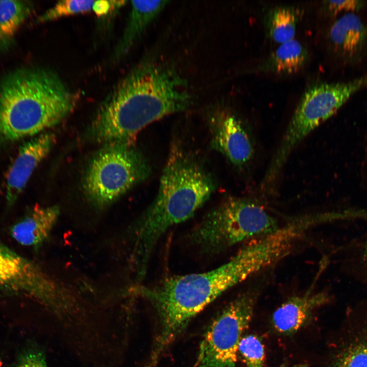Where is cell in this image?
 Wrapping results in <instances>:
<instances>
[{"mask_svg":"<svg viewBox=\"0 0 367 367\" xmlns=\"http://www.w3.org/2000/svg\"><path fill=\"white\" fill-rule=\"evenodd\" d=\"M193 100L187 82L174 69L155 61H142L102 102L90 125V136L105 145L132 146L143 128L188 109Z\"/></svg>","mask_w":367,"mask_h":367,"instance_id":"obj_1","label":"cell"},{"mask_svg":"<svg viewBox=\"0 0 367 367\" xmlns=\"http://www.w3.org/2000/svg\"><path fill=\"white\" fill-rule=\"evenodd\" d=\"M159 188L134 232L136 264L144 269L162 235L170 227L192 217L209 198L215 185L212 176L191 153L174 144Z\"/></svg>","mask_w":367,"mask_h":367,"instance_id":"obj_2","label":"cell"},{"mask_svg":"<svg viewBox=\"0 0 367 367\" xmlns=\"http://www.w3.org/2000/svg\"><path fill=\"white\" fill-rule=\"evenodd\" d=\"M74 104L72 93L54 71H17L0 86V137L15 141L40 135L65 118Z\"/></svg>","mask_w":367,"mask_h":367,"instance_id":"obj_3","label":"cell"},{"mask_svg":"<svg viewBox=\"0 0 367 367\" xmlns=\"http://www.w3.org/2000/svg\"><path fill=\"white\" fill-rule=\"evenodd\" d=\"M245 280L234 257L207 272L168 278L151 287L138 286L134 293L151 302L159 320L153 352L160 355L189 322L227 290Z\"/></svg>","mask_w":367,"mask_h":367,"instance_id":"obj_4","label":"cell"},{"mask_svg":"<svg viewBox=\"0 0 367 367\" xmlns=\"http://www.w3.org/2000/svg\"><path fill=\"white\" fill-rule=\"evenodd\" d=\"M367 87V74L346 82L323 83L303 94L276 150L263 181L274 185L293 150L355 94Z\"/></svg>","mask_w":367,"mask_h":367,"instance_id":"obj_5","label":"cell"},{"mask_svg":"<svg viewBox=\"0 0 367 367\" xmlns=\"http://www.w3.org/2000/svg\"><path fill=\"white\" fill-rule=\"evenodd\" d=\"M280 226L262 206L249 199H227L208 213L190 234L203 254L219 253L251 239L270 234Z\"/></svg>","mask_w":367,"mask_h":367,"instance_id":"obj_6","label":"cell"},{"mask_svg":"<svg viewBox=\"0 0 367 367\" xmlns=\"http://www.w3.org/2000/svg\"><path fill=\"white\" fill-rule=\"evenodd\" d=\"M150 171L147 160L132 146L106 145L91 160L83 189L93 204L104 207L146 179Z\"/></svg>","mask_w":367,"mask_h":367,"instance_id":"obj_7","label":"cell"},{"mask_svg":"<svg viewBox=\"0 0 367 367\" xmlns=\"http://www.w3.org/2000/svg\"><path fill=\"white\" fill-rule=\"evenodd\" d=\"M0 290L33 298L63 322L74 317L81 308L77 299L68 289L37 264L1 243Z\"/></svg>","mask_w":367,"mask_h":367,"instance_id":"obj_8","label":"cell"},{"mask_svg":"<svg viewBox=\"0 0 367 367\" xmlns=\"http://www.w3.org/2000/svg\"><path fill=\"white\" fill-rule=\"evenodd\" d=\"M257 294L235 298L208 327L201 344L199 367H235L242 335L253 316Z\"/></svg>","mask_w":367,"mask_h":367,"instance_id":"obj_9","label":"cell"},{"mask_svg":"<svg viewBox=\"0 0 367 367\" xmlns=\"http://www.w3.org/2000/svg\"><path fill=\"white\" fill-rule=\"evenodd\" d=\"M331 20L325 32V44L334 66L348 70L367 63V14L348 12Z\"/></svg>","mask_w":367,"mask_h":367,"instance_id":"obj_10","label":"cell"},{"mask_svg":"<svg viewBox=\"0 0 367 367\" xmlns=\"http://www.w3.org/2000/svg\"><path fill=\"white\" fill-rule=\"evenodd\" d=\"M212 147L235 166L244 168L254 153L252 135L246 123L232 111L217 108L208 115Z\"/></svg>","mask_w":367,"mask_h":367,"instance_id":"obj_11","label":"cell"},{"mask_svg":"<svg viewBox=\"0 0 367 367\" xmlns=\"http://www.w3.org/2000/svg\"><path fill=\"white\" fill-rule=\"evenodd\" d=\"M55 142L53 133L44 132L20 146L7 175L6 199L9 206L16 201L33 172L49 153Z\"/></svg>","mask_w":367,"mask_h":367,"instance_id":"obj_12","label":"cell"},{"mask_svg":"<svg viewBox=\"0 0 367 367\" xmlns=\"http://www.w3.org/2000/svg\"><path fill=\"white\" fill-rule=\"evenodd\" d=\"M314 283L304 293L290 297L274 312L272 322L277 332L283 334L297 332L310 319L314 310L329 301L327 293L314 292Z\"/></svg>","mask_w":367,"mask_h":367,"instance_id":"obj_13","label":"cell"},{"mask_svg":"<svg viewBox=\"0 0 367 367\" xmlns=\"http://www.w3.org/2000/svg\"><path fill=\"white\" fill-rule=\"evenodd\" d=\"M59 215L57 206H36L13 225L11 235L22 245L37 248L48 238Z\"/></svg>","mask_w":367,"mask_h":367,"instance_id":"obj_14","label":"cell"},{"mask_svg":"<svg viewBox=\"0 0 367 367\" xmlns=\"http://www.w3.org/2000/svg\"><path fill=\"white\" fill-rule=\"evenodd\" d=\"M167 3L166 1L131 2V9L126 27L113 54L112 58L115 61L127 53Z\"/></svg>","mask_w":367,"mask_h":367,"instance_id":"obj_15","label":"cell"},{"mask_svg":"<svg viewBox=\"0 0 367 367\" xmlns=\"http://www.w3.org/2000/svg\"><path fill=\"white\" fill-rule=\"evenodd\" d=\"M308 59L306 48L293 39L280 44L256 69L277 74H290L300 70Z\"/></svg>","mask_w":367,"mask_h":367,"instance_id":"obj_16","label":"cell"},{"mask_svg":"<svg viewBox=\"0 0 367 367\" xmlns=\"http://www.w3.org/2000/svg\"><path fill=\"white\" fill-rule=\"evenodd\" d=\"M299 16V11L294 7L284 6L272 9L265 19L269 37L280 44L293 39Z\"/></svg>","mask_w":367,"mask_h":367,"instance_id":"obj_17","label":"cell"},{"mask_svg":"<svg viewBox=\"0 0 367 367\" xmlns=\"http://www.w3.org/2000/svg\"><path fill=\"white\" fill-rule=\"evenodd\" d=\"M30 5L19 1H0V43L11 40L29 16Z\"/></svg>","mask_w":367,"mask_h":367,"instance_id":"obj_18","label":"cell"},{"mask_svg":"<svg viewBox=\"0 0 367 367\" xmlns=\"http://www.w3.org/2000/svg\"><path fill=\"white\" fill-rule=\"evenodd\" d=\"M332 367H367V330H361L347 342Z\"/></svg>","mask_w":367,"mask_h":367,"instance_id":"obj_19","label":"cell"},{"mask_svg":"<svg viewBox=\"0 0 367 367\" xmlns=\"http://www.w3.org/2000/svg\"><path fill=\"white\" fill-rule=\"evenodd\" d=\"M94 1L66 0L59 1L38 19L39 22L55 20L65 16L92 11Z\"/></svg>","mask_w":367,"mask_h":367,"instance_id":"obj_20","label":"cell"},{"mask_svg":"<svg viewBox=\"0 0 367 367\" xmlns=\"http://www.w3.org/2000/svg\"><path fill=\"white\" fill-rule=\"evenodd\" d=\"M238 351L241 354L247 367H264L265 350L261 340L255 335L242 337Z\"/></svg>","mask_w":367,"mask_h":367,"instance_id":"obj_21","label":"cell"},{"mask_svg":"<svg viewBox=\"0 0 367 367\" xmlns=\"http://www.w3.org/2000/svg\"><path fill=\"white\" fill-rule=\"evenodd\" d=\"M322 3V12L330 19L346 13L364 11L367 8L366 1H325Z\"/></svg>","mask_w":367,"mask_h":367,"instance_id":"obj_22","label":"cell"},{"mask_svg":"<svg viewBox=\"0 0 367 367\" xmlns=\"http://www.w3.org/2000/svg\"><path fill=\"white\" fill-rule=\"evenodd\" d=\"M13 367H47L44 352L37 347L23 351Z\"/></svg>","mask_w":367,"mask_h":367,"instance_id":"obj_23","label":"cell"},{"mask_svg":"<svg viewBox=\"0 0 367 367\" xmlns=\"http://www.w3.org/2000/svg\"><path fill=\"white\" fill-rule=\"evenodd\" d=\"M126 2V1H95L92 10L98 16H102L107 14L115 8H119Z\"/></svg>","mask_w":367,"mask_h":367,"instance_id":"obj_24","label":"cell"},{"mask_svg":"<svg viewBox=\"0 0 367 367\" xmlns=\"http://www.w3.org/2000/svg\"><path fill=\"white\" fill-rule=\"evenodd\" d=\"M359 256L360 262L362 265L367 276V237L362 243Z\"/></svg>","mask_w":367,"mask_h":367,"instance_id":"obj_25","label":"cell"}]
</instances>
